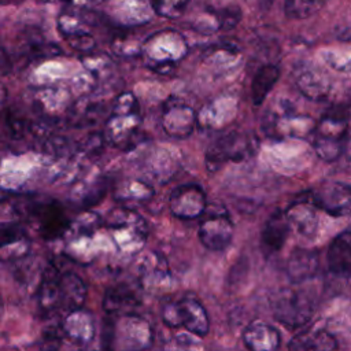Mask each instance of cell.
Instances as JSON below:
<instances>
[{"mask_svg":"<svg viewBox=\"0 0 351 351\" xmlns=\"http://www.w3.org/2000/svg\"><path fill=\"white\" fill-rule=\"evenodd\" d=\"M351 106H336L329 108L314 125L311 145L315 154L325 162H333L343 155V140Z\"/></svg>","mask_w":351,"mask_h":351,"instance_id":"cell-1","label":"cell"},{"mask_svg":"<svg viewBox=\"0 0 351 351\" xmlns=\"http://www.w3.org/2000/svg\"><path fill=\"white\" fill-rule=\"evenodd\" d=\"M258 140L251 133L229 132L214 140L206 151V167L210 173L218 171L226 162L243 160L256 151Z\"/></svg>","mask_w":351,"mask_h":351,"instance_id":"cell-2","label":"cell"},{"mask_svg":"<svg viewBox=\"0 0 351 351\" xmlns=\"http://www.w3.org/2000/svg\"><path fill=\"white\" fill-rule=\"evenodd\" d=\"M274 318L289 329L302 328L314 313L313 296L299 288H282L271 298Z\"/></svg>","mask_w":351,"mask_h":351,"instance_id":"cell-3","label":"cell"},{"mask_svg":"<svg viewBox=\"0 0 351 351\" xmlns=\"http://www.w3.org/2000/svg\"><path fill=\"white\" fill-rule=\"evenodd\" d=\"M203 219L199 225V239L202 244L211 251L225 250L233 237L234 226L225 207L217 203L206 204Z\"/></svg>","mask_w":351,"mask_h":351,"instance_id":"cell-4","label":"cell"},{"mask_svg":"<svg viewBox=\"0 0 351 351\" xmlns=\"http://www.w3.org/2000/svg\"><path fill=\"white\" fill-rule=\"evenodd\" d=\"M317 208L332 217H351V185L340 181H325L311 192Z\"/></svg>","mask_w":351,"mask_h":351,"instance_id":"cell-5","label":"cell"},{"mask_svg":"<svg viewBox=\"0 0 351 351\" xmlns=\"http://www.w3.org/2000/svg\"><path fill=\"white\" fill-rule=\"evenodd\" d=\"M280 111H267L263 128L267 136L303 137L313 132L314 119L307 115H296L291 107H278Z\"/></svg>","mask_w":351,"mask_h":351,"instance_id":"cell-6","label":"cell"},{"mask_svg":"<svg viewBox=\"0 0 351 351\" xmlns=\"http://www.w3.org/2000/svg\"><path fill=\"white\" fill-rule=\"evenodd\" d=\"M206 193L195 184L180 185L169 197L170 211L180 219H195L202 217L206 208Z\"/></svg>","mask_w":351,"mask_h":351,"instance_id":"cell-7","label":"cell"},{"mask_svg":"<svg viewBox=\"0 0 351 351\" xmlns=\"http://www.w3.org/2000/svg\"><path fill=\"white\" fill-rule=\"evenodd\" d=\"M30 214L37 219L40 234L45 240L58 239L69 228V221L63 207L56 202L36 203L30 207Z\"/></svg>","mask_w":351,"mask_h":351,"instance_id":"cell-8","label":"cell"},{"mask_svg":"<svg viewBox=\"0 0 351 351\" xmlns=\"http://www.w3.org/2000/svg\"><path fill=\"white\" fill-rule=\"evenodd\" d=\"M291 230L304 239L314 237L318 226L317 206L310 197L296 199L285 211Z\"/></svg>","mask_w":351,"mask_h":351,"instance_id":"cell-9","label":"cell"},{"mask_svg":"<svg viewBox=\"0 0 351 351\" xmlns=\"http://www.w3.org/2000/svg\"><path fill=\"white\" fill-rule=\"evenodd\" d=\"M195 119L192 107L178 100H169L163 108L162 126L169 136L181 138L192 133Z\"/></svg>","mask_w":351,"mask_h":351,"instance_id":"cell-10","label":"cell"},{"mask_svg":"<svg viewBox=\"0 0 351 351\" xmlns=\"http://www.w3.org/2000/svg\"><path fill=\"white\" fill-rule=\"evenodd\" d=\"M178 314L181 326H184L191 333L203 337L208 333L210 321L203 304L192 295L182 296L177 300Z\"/></svg>","mask_w":351,"mask_h":351,"instance_id":"cell-11","label":"cell"},{"mask_svg":"<svg viewBox=\"0 0 351 351\" xmlns=\"http://www.w3.org/2000/svg\"><path fill=\"white\" fill-rule=\"evenodd\" d=\"M326 262L332 274L337 277L351 276V228L344 229L332 240Z\"/></svg>","mask_w":351,"mask_h":351,"instance_id":"cell-12","label":"cell"},{"mask_svg":"<svg viewBox=\"0 0 351 351\" xmlns=\"http://www.w3.org/2000/svg\"><path fill=\"white\" fill-rule=\"evenodd\" d=\"M289 230L291 228L285 217V213L281 210H276L267 218L261 233V248L263 254L266 256H270L278 252L282 248Z\"/></svg>","mask_w":351,"mask_h":351,"instance_id":"cell-13","label":"cell"},{"mask_svg":"<svg viewBox=\"0 0 351 351\" xmlns=\"http://www.w3.org/2000/svg\"><path fill=\"white\" fill-rule=\"evenodd\" d=\"M243 341L252 351H274L280 347L281 336L274 326L255 319L244 329Z\"/></svg>","mask_w":351,"mask_h":351,"instance_id":"cell-14","label":"cell"},{"mask_svg":"<svg viewBox=\"0 0 351 351\" xmlns=\"http://www.w3.org/2000/svg\"><path fill=\"white\" fill-rule=\"evenodd\" d=\"M319 269V255L315 250L295 248L287 262V274L298 284L313 278Z\"/></svg>","mask_w":351,"mask_h":351,"instance_id":"cell-15","label":"cell"},{"mask_svg":"<svg viewBox=\"0 0 351 351\" xmlns=\"http://www.w3.org/2000/svg\"><path fill=\"white\" fill-rule=\"evenodd\" d=\"M289 350L295 351H324V350H336L337 341L336 339L325 329H314L307 332H300L296 335L288 344Z\"/></svg>","mask_w":351,"mask_h":351,"instance_id":"cell-16","label":"cell"},{"mask_svg":"<svg viewBox=\"0 0 351 351\" xmlns=\"http://www.w3.org/2000/svg\"><path fill=\"white\" fill-rule=\"evenodd\" d=\"M280 78V69L274 64H265L256 73L251 84V96L255 106L263 103L271 88Z\"/></svg>","mask_w":351,"mask_h":351,"instance_id":"cell-17","label":"cell"},{"mask_svg":"<svg viewBox=\"0 0 351 351\" xmlns=\"http://www.w3.org/2000/svg\"><path fill=\"white\" fill-rule=\"evenodd\" d=\"M62 306L69 310H78L84 302L86 289L84 282L74 274L60 277Z\"/></svg>","mask_w":351,"mask_h":351,"instance_id":"cell-18","label":"cell"},{"mask_svg":"<svg viewBox=\"0 0 351 351\" xmlns=\"http://www.w3.org/2000/svg\"><path fill=\"white\" fill-rule=\"evenodd\" d=\"M137 304L136 293L128 287H117L107 292L104 299L106 310L110 313L121 311L122 308L133 307Z\"/></svg>","mask_w":351,"mask_h":351,"instance_id":"cell-19","label":"cell"},{"mask_svg":"<svg viewBox=\"0 0 351 351\" xmlns=\"http://www.w3.org/2000/svg\"><path fill=\"white\" fill-rule=\"evenodd\" d=\"M298 86L303 92V95L311 99L324 97L328 92V85L325 82V78L315 71L302 73L298 77Z\"/></svg>","mask_w":351,"mask_h":351,"instance_id":"cell-20","label":"cell"},{"mask_svg":"<svg viewBox=\"0 0 351 351\" xmlns=\"http://www.w3.org/2000/svg\"><path fill=\"white\" fill-rule=\"evenodd\" d=\"M328 0H285L284 11L288 18L304 19L319 11Z\"/></svg>","mask_w":351,"mask_h":351,"instance_id":"cell-21","label":"cell"},{"mask_svg":"<svg viewBox=\"0 0 351 351\" xmlns=\"http://www.w3.org/2000/svg\"><path fill=\"white\" fill-rule=\"evenodd\" d=\"M26 237L22 226L14 222H0V248L19 243Z\"/></svg>","mask_w":351,"mask_h":351,"instance_id":"cell-22","label":"cell"},{"mask_svg":"<svg viewBox=\"0 0 351 351\" xmlns=\"http://www.w3.org/2000/svg\"><path fill=\"white\" fill-rule=\"evenodd\" d=\"M189 0H154L155 11L165 18H178Z\"/></svg>","mask_w":351,"mask_h":351,"instance_id":"cell-23","label":"cell"},{"mask_svg":"<svg viewBox=\"0 0 351 351\" xmlns=\"http://www.w3.org/2000/svg\"><path fill=\"white\" fill-rule=\"evenodd\" d=\"M160 315H162V321L166 326L169 328H180L181 326V321H180V314H178V306H177V300H169L162 306L160 310Z\"/></svg>","mask_w":351,"mask_h":351,"instance_id":"cell-24","label":"cell"},{"mask_svg":"<svg viewBox=\"0 0 351 351\" xmlns=\"http://www.w3.org/2000/svg\"><path fill=\"white\" fill-rule=\"evenodd\" d=\"M240 10L239 8H228L223 10L221 15H218V21H219V27L221 29H232L237 25L239 19H240Z\"/></svg>","mask_w":351,"mask_h":351,"instance_id":"cell-25","label":"cell"},{"mask_svg":"<svg viewBox=\"0 0 351 351\" xmlns=\"http://www.w3.org/2000/svg\"><path fill=\"white\" fill-rule=\"evenodd\" d=\"M343 155H346L347 159L351 160V115L347 122V129L344 133V140H343Z\"/></svg>","mask_w":351,"mask_h":351,"instance_id":"cell-26","label":"cell"}]
</instances>
